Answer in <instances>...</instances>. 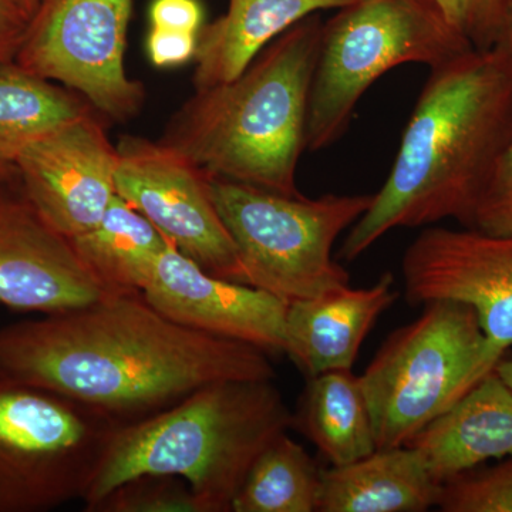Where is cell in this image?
<instances>
[{
    "label": "cell",
    "mask_w": 512,
    "mask_h": 512,
    "mask_svg": "<svg viewBox=\"0 0 512 512\" xmlns=\"http://www.w3.org/2000/svg\"><path fill=\"white\" fill-rule=\"evenodd\" d=\"M357 0H228L221 18L201 28L195 52V90L228 83L266 46L322 10H338Z\"/></svg>",
    "instance_id": "17"
},
{
    "label": "cell",
    "mask_w": 512,
    "mask_h": 512,
    "mask_svg": "<svg viewBox=\"0 0 512 512\" xmlns=\"http://www.w3.org/2000/svg\"><path fill=\"white\" fill-rule=\"evenodd\" d=\"M117 153L116 194L208 274L245 284L237 248L212 198L210 174L161 141L126 136Z\"/></svg>",
    "instance_id": "10"
},
{
    "label": "cell",
    "mask_w": 512,
    "mask_h": 512,
    "mask_svg": "<svg viewBox=\"0 0 512 512\" xmlns=\"http://www.w3.org/2000/svg\"><path fill=\"white\" fill-rule=\"evenodd\" d=\"M394 276L384 272L370 288L350 286L288 303L285 353L306 377L352 370L360 346L396 301Z\"/></svg>",
    "instance_id": "15"
},
{
    "label": "cell",
    "mask_w": 512,
    "mask_h": 512,
    "mask_svg": "<svg viewBox=\"0 0 512 512\" xmlns=\"http://www.w3.org/2000/svg\"><path fill=\"white\" fill-rule=\"evenodd\" d=\"M443 485L490 460L512 457V390L490 375L406 444Z\"/></svg>",
    "instance_id": "16"
},
{
    "label": "cell",
    "mask_w": 512,
    "mask_h": 512,
    "mask_svg": "<svg viewBox=\"0 0 512 512\" xmlns=\"http://www.w3.org/2000/svg\"><path fill=\"white\" fill-rule=\"evenodd\" d=\"M470 228L512 237V140L491 171Z\"/></svg>",
    "instance_id": "26"
},
{
    "label": "cell",
    "mask_w": 512,
    "mask_h": 512,
    "mask_svg": "<svg viewBox=\"0 0 512 512\" xmlns=\"http://www.w3.org/2000/svg\"><path fill=\"white\" fill-rule=\"evenodd\" d=\"M158 312L185 328L285 353L288 303L271 293L208 274L173 244L164 249L143 291Z\"/></svg>",
    "instance_id": "14"
},
{
    "label": "cell",
    "mask_w": 512,
    "mask_h": 512,
    "mask_svg": "<svg viewBox=\"0 0 512 512\" xmlns=\"http://www.w3.org/2000/svg\"><path fill=\"white\" fill-rule=\"evenodd\" d=\"M29 23V16L16 0H0V63L16 59Z\"/></svg>",
    "instance_id": "29"
},
{
    "label": "cell",
    "mask_w": 512,
    "mask_h": 512,
    "mask_svg": "<svg viewBox=\"0 0 512 512\" xmlns=\"http://www.w3.org/2000/svg\"><path fill=\"white\" fill-rule=\"evenodd\" d=\"M117 161V147L92 113L30 146L15 165L30 202L70 239L103 218L116 195Z\"/></svg>",
    "instance_id": "13"
},
{
    "label": "cell",
    "mask_w": 512,
    "mask_h": 512,
    "mask_svg": "<svg viewBox=\"0 0 512 512\" xmlns=\"http://www.w3.org/2000/svg\"><path fill=\"white\" fill-rule=\"evenodd\" d=\"M476 50H491L510 0H429Z\"/></svg>",
    "instance_id": "25"
},
{
    "label": "cell",
    "mask_w": 512,
    "mask_h": 512,
    "mask_svg": "<svg viewBox=\"0 0 512 512\" xmlns=\"http://www.w3.org/2000/svg\"><path fill=\"white\" fill-rule=\"evenodd\" d=\"M70 241L107 293H143L158 258L171 244L117 194L99 224Z\"/></svg>",
    "instance_id": "20"
},
{
    "label": "cell",
    "mask_w": 512,
    "mask_h": 512,
    "mask_svg": "<svg viewBox=\"0 0 512 512\" xmlns=\"http://www.w3.org/2000/svg\"><path fill=\"white\" fill-rule=\"evenodd\" d=\"M16 180L0 184V305L52 315L109 295Z\"/></svg>",
    "instance_id": "12"
},
{
    "label": "cell",
    "mask_w": 512,
    "mask_h": 512,
    "mask_svg": "<svg viewBox=\"0 0 512 512\" xmlns=\"http://www.w3.org/2000/svg\"><path fill=\"white\" fill-rule=\"evenodd\" d=\"M292 424L274 380L207 384L120 427L84 495V511L131 478L175 476L187 481L204 512H231L256 458Z\"/></svg>",
    "instance_id": "4"
},
{
    "label": "cell",
    "mask_w": 512,
    "mask_h": 512,
    "mask_svg": "<svg viewBox=\"0 0 512 512\" xmlns=\"http://www.w3.org/2000/svg\"><path fill=\"white\" fill-rule=\"evenodd\" d=\"M264 350L185 328L143 293L0 329V367L123 424L163 412L207 384L274 380Z\"/></svg>",
    "instance_id": "1"
},
{
    "label": "cell",
    "mask_w": 512,
    "mask_h": 512,
    "mask_svg": "<svg viewBox=\"0 0 512 512\" xmlns=\"http://www.w3.org/2000/svg\"><path fill=\"white\" fill-rule=\"evenodd\" d=\"M320 474L308 451L282 434L256 458L231 512L318 511Z\"/></svg>",
    "instance_id": "22"
},
{
    "label": "cell",
    "mask_w": 512,
    "mask_h": 512,
    "mask_svg": "<svg viewBox=\"0 0 512 512\" xmlns=\"http://www.w3.org/2000/svg\"><path fill=\"white\" fill-rule=\"evenodd\" d=\"M430 70L389 177L340 248L345 261L396 228L447 218L470 228L491 171L512 140V79L493 50H468Z\"/></svg>",
    "instance_id": "2"
},
{
    "label": "cell",
    "mask_w": 512,
    "mask_h": 512,
    "mask_svg": "<svg viewBox=\"0 0 512 512\" xmlns=\"http://www.w3.org/2000/svg\"><path fill=\"white\" fill-rule=\"evenodd\" d=\"M89 512H204L183 478L140 476L117 485Z\"/></svg>",
    "instance_id": "23"
},
{
    "label": "cell",
    "mask_w": 512,
    "mask_h": 512,
    "mask_svg": "<svg viewBox=\"0 0 512 512\" xmlns=\"http://www.w3.org/2000/svg\"><path fill=\"white\" fill-rule=\"evenodd\" d=\"M441 487L413 448H377L322 470L318 511L423 512L436 507Z\"/></svg>",
    "instance_id": "18"
},
{
    "label": "cell",
    "mask_w": 512,
    "mask_h": 512,
    "mask_svg": "<svg viewBox=\"0 0 512 512\" xmlns=\"http://www.w3.org/2000/svg\"><path fill=\"white\" fill-rule=\"evenodd\" d=\"M211 194L237 248L245 284L286 303L350 284L333 259L343 231L367 211L373 195H284L210 174Z\"/></svg>",
    "instance_id": "6"
},
{
    "label": "cell",
    "mask_w": 512,
    "mask_h": 512,
    "mask_svg": "<svg viewBox=\"0 0 512 512\" xmlns=\"http://www.w3.org/2000/svg\"><path fill=\"white\" fill-rule=\"evenodd\" d=\"M491 50L498 56L501 63L504 64L505 69H507L512 79V0L508 2L503 23H501L497 39H495L494 46L491 47Z\"/></svg>",
    "instance_id": "30"
},
{
    "label": "cell",
    "mask_w": 512,
    "mask_h": 512,
    "mask_svg": "<svg viewBox=\"0 0 512 512\" xmlns=\"http://www.w3.org/2000/svg\"><path fill=\"white\" fill-rule=\"evenodd\" d=\"M133 0H42L15 62L60 82L114 121L140 113L146 90L126 74Z\"/></svg>",
    "instance_id": "9"
},
{
    "label": "cell",
    "mask_w": 512,
    "mask_h": 512,
    "mask_svg": "<svg viewBox=\"0 0 512 512\" xmlns=\"http://www.w3.org/2000/svg\"><path fill=\"white\" fill-rule=\"evenodd\" d=\"M412 306L464 303L476 311L491 362L512 348V237L473 228H427L403 256Z\"/></svg>",
    "instance_id": "11"
},
{
    "label": "cell",
    "mask_w": 512,
    "mask_h": 512,
    "mask_svg": "<svg viewBox=\"0 0 512 512\" xmlns=\"http://www.w3.org/2000/svg\"><path fill=\"white\" fill-rule=\"evenodd\" d=\"M121 426L0 367V512L49 511L83 500Z\"/></svg>",
    "instance_id": "8"
},
{
    "label": "cell",
    "mask_w": 512,
    "mask_h": 512,
    "mask_svg": "<svg viewBox=\"0 0 512 512\" xmlns=\"http://www.w3.org/2000/svg\"><path fill=\"white\" fill-rule=\"evenodd\" d=\"M508 460H510V463L512 464V457H511V458H508Z\"/></svg>",
    "instance_id": "34"
},
{
    "label": "cell",
    "mask_w": 512,
    "mask_h": 512,
    "mask_svg": "<svg viewBox=\"0 0 512 512\" xmlns=\"http://www.w3.org/2000/svg\"><path fill=\"white\" fill-rule=\"evenodd\" d=\"M94 113L92 104L16 62L0 63V160L23 151Z\"/></svg>",
    "instance_id": "21"
},
{
    "label": "cell",
    "mask_w": 512,
    "mask_h": 512,
    "mask_svg": "<svg viewBox=\"0 0 512 512\" xmlns=\"http://www.w3.org/2000/svg\"><path fill=\"white\" fill-rule=\"evenodd\" d=\"M292 427L318 448L330 466H345L377 450L362 380L352 370L308 377Z\"/></svg>",
    "instance_id": "19"
},
{
    "label": "cell",
    "mask_w": 512,
    "mask_h": 512,
    "mask_svg": "<svg viewBox=\"0 0 512 512\" xmlns=\"http://www.w3.org/2000/svg\"><path fill=\"white\" fill-rule=\"evenodd\" d=\"M390 333L365 373L377 448L406 446L495 369L476 311L464 303H426Z\"/></svg>",
    "instance_id": "7"
},
{
    "label": "cell",
    "mask_w": 512,
    "mask_h": 512,
    "mask_svg": "<svg viewBox=\"0 0 512 512\" xmlns=\"http://www.w3.org/2000/svg\"><path fill=\"white\" fill-rule=\"evenodd\" d=\"M322 20L296 23L238 77L197 90L175 113L161 143L208 174L284 195H301L309 94Z\"/></svg>",
    "instance_id": "3"
},
{
    "label": "cell",
    "mask_w": 512,
    "mask_h": 512,
    "mask_svg": "<svg viewBox=\"0 0 512 512\" xmlns=\"http://www.w3.org/2000/svg\"><path fill=\"white\" fill-rule=\"evenodd\" d=\"M18 177V170H16L15 164L6 163V161L0 160V184L16 180Z\"/></svg>",
    "instance_id": "32"
},
{
    "label": "cell",
    "mask_w": 512,
    "mask_h": 512,
    "mask_svg": "<svg viewBox=\"0 0 512 512\" xmlns=\"http://www.w3.org/2000/svg\"><path fill=\"white\" fill-rule=\"evenodd\" d=\"M473 49L429 0H357L338 9L322 26L306 150L335 144L363 94L394 67L417 63L436 69Z\"/></svg>",
    "instance_id": "5"
},
{
    "label": "cell",
    "mask_w": 512,
    "mask_h": 512,
    "mask_svg": "<svg viewBox=\"0 0 512 512\" xmlns=\"http://www.w3.org/2000/svg\"><path fill=\"white\" fill-rule=\"evenodd\" d=\"M16 2L19 3L20 8L25 10L26 15L32 19V16L36 13V10L39 9L42 0H16Z\"/></svg>",
    "instance_id": "33"
},
{
    "label": "cell",
    "mask_w": 512,
    "mask_h": 512,
    "mask_svg": "<svg viewBox=\"0 0 512 512\" xmlns=\"http://www.w3.org/2000/svg\"><path fill=\"white\" fill-rule=\"evenodd\" d=\"M150 20L153 28L198 33L202 28V8L198 0H154Z\"/></svg>",
    "instance_id": "28"
},
{
    "label": "cell",
    "mask_w": 512,
    "mask_h": 512,
    "mask_svg": "<svg viewBox=\"0 0 512 512\" xmlns=\"http://www.w3.org/2000/svg\"><path fill=\"white\" fill-rule=\"evenodd\" d=\"M494 372L512 390V359L503 357L495 366Z\"/></svg>",
    "instance_id": "31"
},
{
    "label": "cell",
    "mask_w": 512,
    "mask_h": 512,
    "mask_svg": "<svg viewBox=\"0 0 512 512\" xmlns=\"http://www.w3.org/2000/svg\"><path fill=\"white\" fill-rule=\"evenodd\" d=\"M198 33L153 28L147 40L148 56L158 67H171L194 59Z\"/></svg>",
    "instance_id": "27"
},
{
    "label": "cell",
    "mask_w": 512,
    "mask_h": 512,
    "mask_svg": "<svg viewBox=\"0 0 512 512\" xmlns=\"http://www.w3.org/2000/svg\"><path fill=\"white\" fill-rule=\"evenodd\" d=\"M436 507L444 512H512V464L474 468L441 487Z\"/></svg>",
    "instance_id": "24"
}]
</instances>
